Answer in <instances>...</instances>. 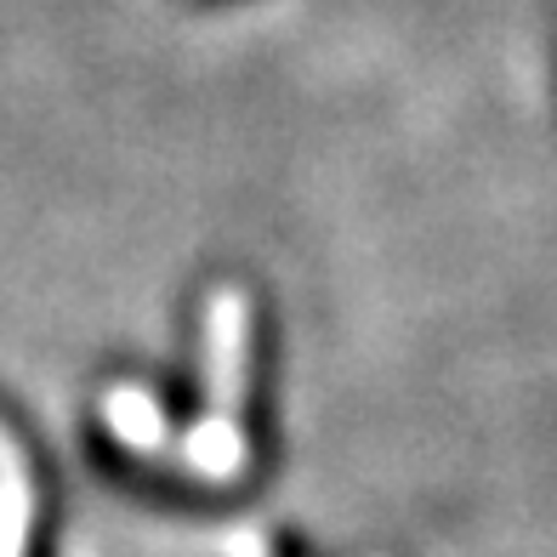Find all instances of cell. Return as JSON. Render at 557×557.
<instances>
[{
  "instance_id": "obj_2",
  "label": "cell",
  "mask_w": 557,
  "mask_h": 557,
  "mask_svg": "<svg viewBox=\"0 0 557 557\" xmlns=\"http://www.w3.org/2000/svg\"><path fill=\"white\" fill-rule=\"evenodd\" d=\"M40 518V490H35V461L23 444L0 426V557H29Z\"/></svg>"
},
{
  "instance_id": "obj_1",
  "label": "cell",
  "mask_w": 557,
  "mask_h": 557,
  "mask_svg": "<svg viewBox=\"0 0 557 557\" xmlns=\"http://www.w3.org/2000/svg\"><path fill=\"white\" fill-rule=\"evenodd\" d=\"M250 370H257V313H250L245 290H216L206 308V416L245 421Z\"/></svg>"
},
{
  "instance_id": "obj_4",
  "label": "cell",
  "mask_w": 557,
  "mask_h": 557,
  "mask_svg": "<svg viewBox=\"0 0 557 557\" xmlns=\"http://www.w3.org/2000/svg\"><path fill=\"white\" fill-rule=\"evenodd\" d=\"M103 421H109V438H120L132 455H160L165 449V410L143 387H114L103 398Z\"/></svg>"
},
{
  "instance_id": "obj_3",
  "label": "cell",
  "mask_w": 557,
  "mask_h": 557,
  "mask_svg": "<svg viewBox=\"0 0 557 557\" xmlns=\"http://www.w3.org/2000/svg\"><path fill=\"white\" fill-rule=\"evenodd\" d=\"M183 461L211 478V484H227L250 467V438H245V421H227V416H199L183 438Z\"/></svg>"
}]
</instances>
